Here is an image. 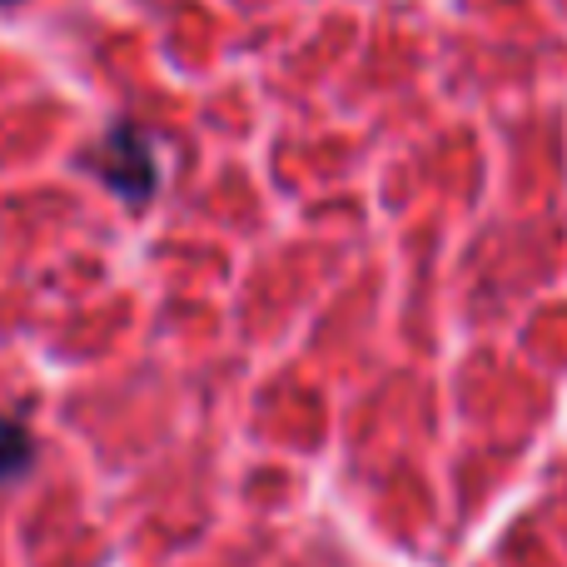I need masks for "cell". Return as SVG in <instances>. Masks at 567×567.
<instances>
[{"mask_svg":"<svg viewBox=\"0 0 567 567\" xmlns=\"http://www.w3.org/2000/svg\"><path fill=\"white\" fill-rule=\"evenodd\" d=\"M155 175H159V169H155V150H150V140L140 135L135 125H115V130H110L105 145H100V179H105L120 199L145 205V199L155 195V185H159Z\"/></svg>","mask_w":567,"mask_h":567,"instance_id":"6da1fadb","label":"cell"},{"mask_svg":"<svg viewBox=\"0 0 567 567\" xmlns=\"http://www.w3.org/2000/svg\"><path fill=\"white\" fill-rule=\"evenodd\" d=\"M30 473V433L20 423L0 419V483H16Z\"/></svg>","mask_w":567,"mask_h":567,"instance_id":"7a4b0ae2","label":"cell"},{"mask_svg":"<svg viewBox=\"0 0 567 567\" xmlns=\"http://www.w3.org/2000/svg\"><path fill=\"white\" fill-rule=\"evenodd\" d=\"M0 6H6V0H0Z\"/></svg>","mask_w":567,"mask_h":567,"instance_id":"3957f363","label":"cell"}]
</instances>
